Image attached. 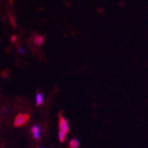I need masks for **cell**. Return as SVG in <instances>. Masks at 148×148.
<instances>
[{"label":"cell","instance_id":"6da1fadb","mask_svg":"<svg viewBox=\"0 0 148 148\" xmlns=\"http://www.w3.org/2000/svg\"><path fill=\"white\" fill-rule=\"evenodd\" d=\"M68 132H69L68 121L66 120V117L60 116L59 117V123H58V140H59V142H64V141H65Z\"/></svg>","mask_w":148,"mask_h":148},{"label":"cell","instance_id":"7a4b0ae2","mask_svg":"<svg viewBox=\"0 0 148 148\" xmlns=\"http://www.w3.org/2000/svg\"><path fill=\"white\" fill-rule=\"evenodd\" d=\"M29 119H30V116H29L28 114H25V113L18 114V115L15 117V120H14V125H15L16 127L23 126V125L29 121Z\"/></svg>","mask_w":148,"mask_h":148},{"label":"cell","instance_id":"3957f363","mask_svg":"<svg viewBox=\"0 0 148 148\" xmlns=\"http://www.w3.org/2000/svg\"><path fill=\"white\" fill-rule=\"evenodd\" d=\"M32 136L34 138L35 140H39L40 136H41V131H40V127L38 125H33L31 129Z\"/></svg>","mask_w":148,"mask_h":148},{"label":"cell","instance_id":"277c9868","mask_svg":"<svg viewBox=\"0 0 148 148\" xmlns=\"http://www.w3.org/2000/svg\"><path fill=\"white\" fill-rule=\"evenodd\" d=\"M33 41H34V45L35 46H42L43 41H45V38H43L42 36H40V35H35L34 37H33Z\"/></svg>","mask_w":148,"mask_h":148},{"label":"cell","instance_id":"5b68a950","mask_svg":"<svg viewBox=\"0 0 148 148\" xmlns=\"http://www.w3.org/2000/svg\"><path fill=\"white\" fill-rule=\"evenodd\" d=\"M43 103V95L41 92H37L35 94V104L36 106H41Z\"/></svg>","mask_w":148,"mask_h":148},{"label":"cell","instance_id":"8992f818","mask_svg":"<svg viewBox=\"0 0 148 148\" xmlns=\"http://www.w3.org/2000/svg\"><path fill=\"white\" fill-rule=\"evenodd\" d=\"M69 147L70 148H78L79 147V141L77 139H71L70 142H69Z\"/></svg>","mask_w":148,"mask_h":148},{"label":"cell","instance_id":"52a82bcc","mask_svg":"<svg viewBox=\"0 0 148 148\" xmlns=\"http://www.w3.org/2000/svg\"><path fill=\"white\" fill-rule=\"evenodd\" d=\"M19 53H21V54H25V49H22V48H20V49H19Z\"/></svg>","mask_w":148,"mask_h":148},{"label":"cell","instance_id":"ba28073f","mask_svg":"<svg viewBox=\"0 0 148 148\" xmlns=\"http://www.w3.org/2000/svg\"><path fill=\"white\" fill-rule=\"evenodd\" d=\"M38 148H45V147H38Z\"/></svg>","mask_w":148,"mask_h":148}]
</instances>
